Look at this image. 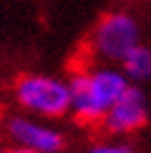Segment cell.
<instances>
[{"label": "cell", "instance_id": "1", "mask_svg": "<svg viewBox=\"0 0 151 153\" xmlns=\"http://www.w3.org/2000/svg\"><path fill=\"white\" fill-rule=\"evenodd\" d=\"M67 84L72 93V114L84 125L102 123L114 102L130 86L121 67L114 65H100L75 72V76Z\"/></svg>", "mask_w": 151, "mask_h": 153}, {"label": "cell", "instance_id": "2", "mask_svg": "<svg viewBox=\"0 0 151 153\" xmlns=\"http://www.w3.org/2000/svg\"><path fill=\"white\" fill-rule=\"evenodd\" d=\"M14 100L30 116L47 121L63 118L72 111L70 84L51 74H37V72L21 74L14 84Z\"/></svg>", "mask_w": 151, "mask_h": 153}, {"label": "cell", "instance_id": "3", "mask_svg": "<svg viewBox=\"0 0 151 153\" xmlns=\"http://www.w3.org/2000/svg\"><path fill=\"white\" fill-rule=\"evenodd\" d=\"M140 44V26L128 12H109L91 33V49L105 63H121Z\"/></svg>", "mask_w": 151, "mask_h": 153}, {"label": "cell", "instance_id": "4", "mask_svg": "<svg viewBox=\"0 0 151 153\" xmlns=\"http://www.w3.org/2000/svg\"><path fill=\"white\" fill-rule=\"evenodd\" d=\"M7 134L14 146L35 153H61L65 146L63 132L35 116H12L7 121Z\"/></svg>", "mask_w": 151, "mask_h": 153}, {"label": "cell", "instance_id": "5", "mask_svg": "<svg viewBox=\"0 0 151 153\" xmlns=\"http://www.w3.org/2000/svg\"><path fill=\"white\" fill-rule=\"evenodd\" d=\"M147 121H149L147 95L140 86L130 84L126 88V93L114 102V107L102 118V128L109 134H132L140 128H144Z\"/></svg>", "mask_w": 151, "mask_h": 153}, {"label": "cell", "instance_id": "6", "mask_svg": "<svg viewBox=\"0 0 151 153\" xmlns=\"http://www.w3.org/2000/svg\"><path fill=\"white\" fill-rule=\"evenodd\" d=\"M121 72L135 86L151 81V49L144 47V44H137V47L121 60Z\"/></svg>", "mask_w": 151, "mask_h": 153}, {"label": "cell", "instance_id": "7", "mask_svg": "<svg viewBox=\"0 0 151 153\" xmlns=\"http://www.w3.org/2000/svg\"><path fill=\"white\" fill-rule=\"evenodd\" d=\"M88 153H135V151L123 142H98L88 149Z\"/></svg>", "mask_w": 151, "mask_h": 153}, {"label": "cell", "instance_id": "8", "mask_svg": "<svg viewBox=\"0 0 151 153\" xmlns=\"http://www.w3.org/2000/svg\"><path fill=\"white\" fill-rule=\"evenodd\" d=\"M7 153H35V151H28V149H21V146H12V149H7Z\"/></svg>", "mask_w": 151, "mask_h": 153}, {"label": "cell", "instance_id": "9", "mask_svg": "<svg viewBox=\"0 0 151 153\" xmlns=\"http://www.w3.org/2000/svg\"><path fill=\"white\" fill-rule=\"evenodd\" d=\"M0 153H7V151H5V149H2V146H0Z\"/></svg>", "mask_w": 151, "mask_h": 153}]
</instances>
